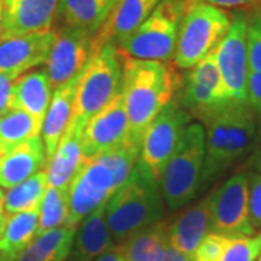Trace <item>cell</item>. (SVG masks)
Wrapping results in <instances>:
<instances>
[{
  "mask_svg": "<svg viewBox=\"0 0 261 261\" xmlns=\"http://www.w3.org/2000/svg\"><path fill=\"white\" fill-rule=\"evenodd\" d=\"M0 199H3V192H2V189H0Z\"/></svg>",
  "mask_w": 261,
  "mask_h": 261,
  "instance_id": "45",
  "label": "cell"
},
{
  "mask_svg": "<svg viewBox=\"0 0 261 261\" xmlns=\"http://www.w3.org/2000/svg\"><path fill=\"white\" fill-rule=\"evenodd\" d=\"M8 212L5 209V205H3V199H0V235L5 229V225H6V221H8Z\"/></svg>",
  "mask_w": 261,
  "mask_h": 261,
  "instance_id": "43",
  "label": "cell"
},
{
  "mask_svg": "<svg viewBox=\"0 0 261 261\" xmlns=\"http://www.w3.org/2000/svg\"><path fill=\"white\" fill-rule=\"evenodd\" d=\"M94 261H125V260H123L122 254L119 252V250H118V247L115 245L112 250L103 252L102 255H99V257H97Z\"/></svg>",
  "mask_w": 261,
  "mask_h": 261,
  "instance_id": "40",
  "label": "cell"
},
{
  "mask_svg": "<svg viewBox=\"0 0 261 261\" xmlns=\"http://www.w3.org/2000/svg\"><path fill=\"white\" fill-rule=\"evenodd\" d=\"M100 48L97 34L61 25L45 63L53 90L80 74Z\"/></svg>",
  "mask_w": 261,
  "mask_h": 261,
  "instance_id": "9",
  "label": "cell"
},
{
  "mask_svg": "<svg viewBox=\"0 0 261 261\" xmlns=\"http://www.w3.org/2000/svg\"><path fill=\"white\" fill-rule=\"evenodd\" d=\"M160 261H192V257L177 250V248H174L173 245H170V243H168L167 247L163 251V255H161Z\"/></svg>",
  "mask_w": 261,
  "mask_h": 261,
  "instance_id": "39",
  "label": "cell"
},
{
  "mask_svg": "<svg viewBox=\"0 0 261 261\" xmlns=\"http://www.w3.org/2000/svg\"><path fill=\"white\" fill-rule=\"evenodd\" d=\"M260 3H261V2H260Z\"/></svg>",
  "mask_w": 261,
  "mask_h": 261,
  "instance_id": "49",
  "label": "cell"
},
{
  "mask_svg": "<svg viewBox=\"0 0 261 261\" xmlns=\"http://www.w3.org/2000/svg\"><path fill=\"white\" fill-rule=\"evenodd\" d=\"M37 235L67 225L68 219V189L48 185L42 203L39 206Z\"/></svg>",
  "mask_w": 261,
  "mask_h": 261,
  "instance_id": "30",
  "label": "cell"
},
{
  "mask_svg": "<svg viewBox=\"0 0 261 261\" xmlns=\"http://www.w3.org/2000/svg\"><path fill=\"white\" fill-rule=\"evenodd\" d=\"M187 125L189 113L186 109L176 100H171L145 130L141 145L140 163L159 181Z\"/></svg>",
  "mask_w": 261,
  "mask_h": 261,
  "instance_id": "10",
  "label": "cell"
},
{
  "mask_svg": "<svg viewBox=\"0 0 261 261\" xmlns=\"http://www.w3.org/2000/svg\"><path fill=\"white\" fill-rule=\"evenodd\" d=\"M53 99V87L45 70H35L18 77L12 84L10 109L32 116L42 125Z\"/></svg>",
  "mask_w": 261,
  "mask_h": 261,
  "instance_id": "19",
  "label": "cell"
},
{
  "mask_svg": "<svg viewBox=\"0 0 261 261\" xmlns=\"http://www.w3.org/2000/svg\"><path fill=\"white\" fill-rule=\"evenodd\" d=\"M247 57L248 70L261 73V3L247 12Z\"/></svg>",
  "mask_w": 261,
  "mask_h": 261,
  "instance_id": "32",
  "label": "cell"
},
{
  "mask_svg": "<svg viewBox=\"0 0 261 261\" xmlns=\"http://www.w3.org/2000/svg\"><path fill=\"white\" fill-rule=\"evenodd\" d=\"M229 102L214 49L189 71L183 92V108L205 122L212 113Z\"/></svg>",
  "mask_w": 261,
  "mask_h": 261,
  "instance_id": "13",
  "label": "cell"
},
{
  "mask_svg": "<svg viewBox=\"0 0 261 261\" xmlns=\"http://www.w3.org/2000/svg\"><path fill=\"white\" fill-rule=\"evenodd\" d=\"M231 27V15L207 3L190 2L180 22L174 49V64L192 68L209 56L224 39Z\"/></svg>",
  "mask_w": 261,
  "mask_h": 261,
  "instance_id": "7",
  "label": "cell"
},
{
  "mask_svg": "<svg viewBox=\"0 0 261 261\" xmlns=\"http://www.w3.org/2000/svg\"><path fill=\"white\" fill-rule=\"evenodd\" d=\"M13 79L6 74H0V116L10 111V93Z\"/></svg>",
  "mask_w": 261,
  "mask_h": 261,
  "instance_id": "38",
  "label": "cell"
},
{
  "mask_svg": "<svg viewBox=\"0 0 261 261\" xmlns=\"http://www.w3.org/2000/svg\"><path fill=\"white\" fill-rule=\"evenodd\" d=\"M161 0H119L109 20L97 32V41L103 47L106 42L115 44L132 34L159 6Z\"/></svg>",
  "mask_w": 261,
  "mask_h": 261,
  "instance_id": "24",
  "label": "cell"
},
{
  "mask_svg": "<svg viewBox=\"0 0 261 261\" xmlns=\"http://www.w3.org/2000/svg\"><path fill=\"white\" fill-rule=\"evenodd\" d=\"M248 214L255 232H261V174H248Z\"/></svg>",
  "mask_w": 261,
  "mask_h": 261,
  "instance_id": "35",
  "label": "cell"
},
{
  "mask_svg": "<svg viewBox=\"0 0 261 261\" xmlns=\"http://www.w3.org/2000/svg\"><path fill=\"white\" fill-rule=\"evenodd\" d=\"M231 238L221 233L209 232L192 255V261H219Z\"/></svg>",
  "mask_w": 261,
  "mask_h": 261,
  "instance_id": "34",
  "label": "cell"
},
{
  "mask_svg": "<svg viewBox=\"0 0 261 261\" xmlns=\"http://www.w3.org/2000/svg\"><path fill=\"white\" fill-rule=\"evenodd\" d=\"M203 185L229 168L257 140V116L248 102H229L205 122Z\"/></svg>",
  "mask_w": 261,
  "mask_h": 261,
  "instance_id": "3",
  "label": "cell"
},
{
  "mask_svg": "<svg viewBox=\"0 0 261 261\" xmlns=\"http://www.w3.org/2000/svg\"><path fill=\"white\" fill-rule=\"evenodd\" d=\"M209 229V195L196 205L181 211L177 218L168 224V243L187 255H193Z\"/></svg>",
  "mask_w": 261,
  "mask_h": 261,
  "instance_id": "22",
  "label": "cell"
},
{
  "mask_svg": "<svg viewBox=\"0 0 261 261\" xmlns=\"http://www.w3.org/2000/svg\"><path fill=\"white\" fill-rule=\"evenodd\" d=\"M116 244L106 219V203L87 215L77 226L71 258L77 261H94L103 252L112 250Z\"/></svg>",
  "mask_w": 261,
  "mask_h": 261,
  "instance_id": "21",
  "label": "cell"
},
{
  "mask_svg": "<svg viewBox=\"0 0 261 261\" xmlns=\"http://www.w3.org/2000/svg\"><path fill=\"white\" fill-rule=\"evenodd\" d=\"M5 20H6V0H0V41L3 38Z\"/></svg>",
  "mask_w": 261,
  "mask_h": 261,
  "instance_id": "42",
  "label": "cell"
},
{
  "mask_svg": "<svg viewBox=\"0 0 261 261\" xmlns=\"http://www.w3.org/2000/svg\"><path fill=\"white\" fill-rule=\"evenodd\" d=\"M42 125L32 116L10 109L0 116V155L16 148L22 142L41 135Z\"/></svg>",
  "mask_w": 261,
  "mask_h": 261,
  "instance_id": "29",
  "label": "cell"
},
{
  "mask_svg": "<svg viewBox=\"0 0 261 261\" xmlns=\"http://www.w3.org/2000/svg\"><path fill=\"white\" fill-rule=\"evenodd\" d=\"M58 3L60 0H6L2 39L51 31Z\"/></svg>",
  "mask_w": 261,
  "mask_h": 261,
  "instance_id": "16",
  "label": "cell"
},
{
  "mask_svg": "<svg viewBox=\"0 0 261 261\" xmlns=\"http://www.w3.org/2000/svg\"><path fill=\"white\" fill-rule=\"evenodd\" d=\"M190 0H161L132 34L116 45L123 56L167 63L174 56L178 29Z\"/></svg>",
  "mask_w": 261,
  "mask_h": 261,
  "instance_id": "6",
  "label": "cell"
},
{
  "mask_svg": "<svg viewBox=\"0 0 261 261\" xmlns=\"http://www.w3.org/2000/svg\"><path fill=\"white\" fill-rule=\"evenodd\" d=\"M209 229L228 238L255 235L248 214V174L238 173L209 195Z\"/></svg>",
  "mask_w": 261,
  "mask_h": 261,
  "instance_id": "8",
  "label": "cell"
},
{
  "mask_svg": "<svg viewBox=\"0 0 261 261\" xmlns=\"http://www.w3.org/2000/svg\"><path fill=\"white\" fill-rule=\"evenodd\" d=\"M178 86L177 73L167 63L123 56L122 93L128 115L129 144L141 148L145 130L174 99Z\"/></svg>",
  "mask_w": 261,
  "mask_h": 261,
  "instance_id": "1",
  "label": "cell"
},
{
  "mask_svg": "<svg viewBox=\"0 0 261 261\" xmlns=\"http://www.w3.org/2000/svg\"><path fill=\"white\" fill-rule=\"evenodd\" d=\"M260 2H261V0H260Z\"/></svg>",
  "mask_w": 261,
  "mask_h": 261,
  "instance_id": "50",
  "label": "cell"
},
{
  "mask_svg": "<svg viewBox=\"0 0 261 261\" xmlns=\"http://www.w3.org/2000/svg\"><path fill=\"white\" fill-rule=\"evenodd\" d=\"M0 261H8V260H5V258H2V257H0Z\"/></svg>",
  "mask_w": 261,
  "mask_h": 261,
  "instance_id": "47",
  "label": "cell"
},
{
  "mask_svg": "<svg viewBox=\"0 0 261 261\" xmlns=\"http://www.w3.org/2000/svg\"><path fill=\"white\" fill-rule=\"evenodd\" d=\"M75 232V226H61L38 233L16 261H68Z\"/></svg>",
  "mask_w": 261,
  "mask_h": 261,
  "instance_id": "25",
  "label": "cell"
},
{
  "mask_svg": "<svg viewBox=\"0 0 261 261\" xmlns=\"http://www.w3.org/2000/svg\"><path fill=\"white\" fill-rule=\"evenodd\" d=\"M140 147H135L129 142H125L121 147L106 151L94 159L99 160L103 166L109 168V171L113 176L115 187L118 189L126 181V178L129 177L135 164L140 160Z\"/></svg>",
  "mask_w": 261,
  "mask_h": 261,
  "instance_id": "31",
  "label": "cell"
},
{
  "mask_svg": "<svg viewBox=\"0 0 261 261\" xmlns=\"http://www.w3.org/2000/svg\"><path fill=\"white\" fill-rule=\"evenodd\" d=\"M83 128L70 119L64 134L60 140L56 152L49 159L47 166L48 185L58 189H68L77 168L83 160L82 137Z\"/></svg>",
  "mask_w": 261,
  "mask_h": 261,
  "instance_id": "20",
  "label": "cell"
},
{
  "mask_svg": "<svg viewBox=\"0 0 261 261\" xmlns=\"http://www.w3.org/2000/svg\"><path fill=\"white\" fill-rule=\"evenodd\" d=\"M38 211L19 212L8 216L5 229L0 235V257L16 261L22 251L34 241L38 231Z\"/></svg>",
  "mask_w": 261,
  "mask_h": 261,
  "instance_id": "27",
  "label": "cell"
},
{
  "mask_svg": "<svg viewBox=\"0 0 261 261\" xmlns=\"http://www.w3.org/2000/svg\"><path fill=\"white\" fill-rule=\"evenodd\" d=\"M123 89V56L109 41L86 65L75 97L71 121L80 128L111 103Z\"/></svg>",
  "mask_w": 261,
  "mask_h": 261,
  "instance_id": "5",
  "label": "cell"
},
{
  "mask_svg": "<svg viewBox=\"0 0 261 261\" xmlns=\"http://www.w3.org/2000/svg\"><path fill=\"white\" fill-rule=\"evenodd\" d=\"M205 159V126L199 122L189 123L160 178L163 199L168 209H181L195 199L203 186Z\"/></svg>",
  "mask_w": 261,
  "mask_h": 261,
  "instance_id": "4",
  "label": "cell"
},
{
  "mask_svg": "<svg viewBox=\"0 0 261 261\" xmlns=\"http://www.w3.org/2000/svg\"><path fill=\"white\" fill-rule=\"evenodd\" d=\"M83 71L73 77L70 82L58 86L53 92V99H51L47 115L42 122V128H41V138L45 145L48 161L56 152L65 128L73 116L77 90H79V84L82 80Z\"/></svg>",
  "mask_w": 261,
  "mask_h": 261,
  "instance_id": "18",
  "label": "cell"
},
{
  "mask_svg": "<svg viewBox=\"0 0 261 261\" xmlns=\"http://www.w3.org/2000/svg\"><path fill=\"white\" fill-rule=\"evenodd\" d=\"M48 189L47 170H41L3 195V205L8 215L39 211Z\"/></svg>",
  "mask_w": 261,
  "mask_h": 261,
  "instance_id": "28",
  "label": "cell"
},
{
  "mask_svg": "<svg viewBox=\"0 0 261 261\" xmlns=\"http://www.w3.org/2000/svg\"><path fill=\"white\" fill-rule=\"evenodd\" d=\"M190 2H200L207 3L221 9H235V10H251L260 5V0H190Z\"/></svg>",
  "mask_w": 261,
  "mask_h": 261,
  "instance_id": "37",
  "label": "cell"
},
{
  "mask_svg": "<svg viewBox=\"0 0 261 261\" xmlns=\"http://www.w3.org/2000/svg\"><path fill=\"white\" fill-rule=\"evenodd\" d=\"M116 190L112 173L99 160H82L68 187V219L65 226H79L87 215L105 205Z\"/></svg>",
  "mask_w": 261,
  "mask_h": 261,
  "instance_id": "12",
  "label": "cell"
},
{
  "mask_svg": "<svg viewBox=\"0 0 261 261\" xmlns=\"http://www.w3.org/2000/svg\"><path fill=\"white\" fill-rule=\"evenodd\" d=\"M118 3L119 0H60L56 18L61 25L97 34Z\"/></svg>",
  "mask_w": 261,
  "mask_h": 261,
  "instance_id": "23",
  "label": "cell"
},
{
  "mask_svg": "<svg viewBox=\"0 0 261 261\" xmlns=\"http://www.w3.org/2000/svg\"><path fill=\"white\" fill-rule=\"evenodd\" d=\"M160 181L140 160L126 178L106 202V219L113 241L121 244L163 219L164 202Z\"/></svg>",
  "mask_w": 261,
  "mask_h": 261,
  "instance_id": "2",
  "label": "cell"
},
{
  "mask_svg": "<svg viewBox=\"0 0 261 261\" xmlns=\"http://www.w3.org/2000/svg\"><path fill=\"white\" fill-rule=\"evenodd\" d=\"M261 255V232L231 238L219 261H255Z\"/></svg>",
  "mask_w": 261,
  "mask_h": 261,
  "instance_id": "33",
  "label": "cell"
},
{
  "mask_svg": "<svg viewBox=\"0 0 261 261\" xmlns=\"http://www.w3.org/2000/svg\"><path fill=\"white\" fill-rule=\"evenodd\" d=\"M250 164H251L258 174H261V145H258L257 151L252 154V157L250 159Z\"/></svg>",
  "mask_w": 261,
  "mask_h": 261,
  "instance_id": "41",
  "label": "cell"
},
{
  "mask_svg": "<svg viewBox=\"0 0 261 261\" xmlns=\"http://www.w3.org/2000/svg\"><path fill=\"white\" fill-rule=\"evenodd\" d=\"M56 31L6 38L0 41V74L16 80L29 70L47 63Z\"/></svg>",
  "mask_w": 261,
  "mask_h": 261,
  "instance_id": "15",
  "label": "cell"
},
{
  "mask_svg": "<svg viewBox=\"0 0 261 261\" xmlns=\"http://www.w3.org/2000/svg\"><path fill=\"white\" fill-rule=\"evenodd\" d=\"M168 244V222L160 221L116 244L125 261H160Z\"/></svg>",
  "mask_w": 261,
  "mask_h": 261,
  "instance_id": "26",
  "label": "cell"
},
{
  "mask_svg": "<svg viewBox=\"0 0 261 261\" xmlns=\"http://www.w3.org/2000/svg\"><path fill=\"white\" fill-rule=\"evenodd\" d=\"M215 58L228 99L231 102H247V79L250 70L245 10H235L231 15V27L215 48Z\"/></svg>",
  "mask_w": 261,
  "mask_h": 261,
  "instance_id": "11",
  "label": "cell"
},
{
  "mask_svg": "<svg viewBox=\"0 0 261 261\" xmlns=\"http://www.w3.org/2000/svg\"><path fill=\"white\" fill-rule=\"evenodd\" d=\"M68 261H77V260H74V258H71V257H70V258H68Z\"/></svg>",
  "mask_w": 261,
  "mask_h": 261,
  "instance_id": "46",
  "label": "cell"
},
{
  "mask_svg": "<svg viewBox=\"0 0 261 261\" xmlns=\"http://www.w3.org/2000/svg\"><path fill=\"white\" fill-rule=\"evenodd\" d=\"M257 144L261 145V121H257Z\"/></svg>",
  "mask_w": 261,
  "mask_h": 261,
  "instance_id": "44",
  "label": "cell"
},
{
  "mask_svg": "<svg viewBox=\"0 0 261 261\" xmlns=\"http://www.w3.org/2000/svg\"><path fill=\"white\" fill-rule=\"evenodd\" d=\"M258 261H261V255H260V258H258Z\"/></svg>",
  "mask_w": 261,
  "mask_h": 261,
  "instance_id": "48",
  "label": "cell"
},
{
  "mask_svg": "<svg viewBox=\"0 0 261 261\" xmlns=\"http://www.w3.org/2000/svg\"><path fill=\"white\" fill-rule=\"evenodd\" d=\"M125 142H128V115L121 92L87 122L82 137L83 159H94Z\"/></svg>",
  "mask_w": 261,
  "mask_h": 261,
  "instance_id": "14",
  "label": "cell"
},
{
  "mask_svg": "<svg viewBox=\"0 0 261 261\" xmlns=\"http://www.w3.org/2000/svg\"><path fill=\"white\" fill-rule=\"evenodd\" d=\"M247 102L257 116V121H261V73L248 71L247 79Z\"/></svg>",
  "mask_w": 261,
  "mask_h": 261,
  "instance_id": "36",
  "label": "cell"
},
{
  "mask_svg": "<svg viewBox=\"0 0 261 261\" xmlns=\"http://www.w3.org/2000/svg\"><path fill=\"white\" fill-rule=\"evenodd\" d=\"M47 166L45 145L37 135L0 155V189L9 190Z\"/></svg>",
  "mask_w": 261,
  "mask_h": 261,
  "instance_id": "17",
  "label": "cell"
}]
</instances>
